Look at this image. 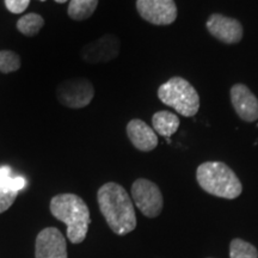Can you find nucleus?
<instances>
[{
	"mask_svg": "<svg viewBox=\"0 0 258 258\" xmlns=\"http://www.w3.org/2000/svg\"><path fill=\"white\" fill-rule=\"evenodd\" d=\"M206 27L213 37L225 44L238 43L244 35L243 25L239 21L220 14H213L208 18Z\"/></svg>",
	"mask_w": 258,
	"mask_h": 258,
	"instance_id": "nucleus-8",
	"label": "nucleus"
},
{
	"mask_svg": "<svg viewBox=\"0 0 258 258\" xmlns=\"http://www.w3.org/2000/svg\"><path fill=\"white\" fill-rule=\"evenodd\" d=\"M11 170L9 166L0 167V188L9 190V183L11 180Z\"/></svg>",
	"mask_w": 258,
	"mask_h": 258,
	"instance_id": "nucleus-20",
	"label": "nucleus"
},
{
	"mask_svg": "<svg viewBox=\"0 0 258 258\" xmlns=\"http://www.w3.org/2000/svg\"><path fill=\"white\" fill-rule=\"evenodd\" d=\"M127 135L133 146L141 152H151L158 146V137L154 129L139 118L128 122Z\"/></svg>",
	"mask_w": 258,
	"mask_h": 258,
	"instance_id": "nucleus-12",
	"label": "nucleus"
},
{
	"mask_svg": "<svg viewBox=\"0 0 258 258\" xmlns=\"http://www.w3.org/2000/svg\"><path fill=\"white\" fill-rule=\"evenodd\" d=\"M50 212L54 218L67 226V238L71 243L79 244L88 234L90 211L82 198L76 194H60L50 201Z\"/></svg>",
	"mask_w": 258,
	"mask_h": 258,
	"instance_id": "nucleus-2",
	"label": "nucleus"
},
{
	"mask_svg": "<svg viewBox=\"0 0 258 258\" xmlns=\"http://www.w3.org/2000/svg\"><path fill=\"white\" fill-rule=\"evenodd\" d=\"M44 25V19L37 14H28L17 22V29L25 36H34Z\"/></svg>",
	"mask_w": 258,
	"mask_h": 258,
	"instance_id": "nucleus-15",
	"label": "nucleus"
},
{
	"mask_svg": "<svg viewBox=\"0 0 258 258\" xmlns=\"http://www.w3.org/2000/svg\"><path fill=\"white\" fill-rule=\"evenodd\" d=\"M230 258H258V251L252 244L235 238L230 245Z\"/></svg>",
	"mask_w": 258,
	"mask_h": 258,
	"instance_id": "nucleus-16",
	"label": "nucleus"
},
{
	"mask_svg": "<svg viewBox=\"0 0 258 258\" xmlns=\"http://www.w3.org/2000/svg\"><path fill=\"white\" fill-rule=\"evenodd\" d=\"M231 102L235 112L245 122L258 120V98L244 84H234L231 89Z\"/></svg>",
	"mask_w": 258,
	"mask_h": 258,
	"instance_id": "nucleus-11",
	"label": "nucleus"
},
{
	"mask_svg": "<svg viewBox=\"0 0 258 258\" xmlns=\"http://www.w3.org/2000/svg\"><path fill=\"white\" fill-rule=\"evenodd\" d=\"M97 200L106 224L114 233L124 235L137 227V215L132 199L123 186L109 182L99 188Z\"/></svg>",
	"mask_w": 258,
	"mask_h": 258,
	"instance_id": "nucleus-1",
	"label": "nucleus"
},
{
	"mask_svg": "<svg viewBox=\"0 0 258 258\" xmlns=\"http://www.w3.org/2000/svg\"><path fill=\"white\" fill-rule=\"evenodd\" d=\"M98 0H71L69 16L74 21H85L96 11Z\"/></svg>",
	"mask_w": 258,
	"mask_h": 258,
	"instance_id": "nucleus-14",
	"label": "nucleus"
},
{
	"mask_svg": "<svg viewBox=\"0 0 258 258\" xmlns=\"http://www.w3.org/2000/svg\"><path fill=\"white\" fill-rule=\"evenodd\" d=\"M17 191H11V190H4L0 191V214L4 213L5 211L14 205L16 198H17Z\"/></svg>",
	"mask_w": 258,
	"mask_h": 258,
	"instance_id": "nucleus-18",
	"label": "nucleus"
},
{
	"mask_svg": "<svg viewBox=\"0 0 258 258\" xmlns=\"http://www.w3.org/2000/svg\"><path fill=\"white\" fill-rule=\"evenodd\" d=\"M132 196L145 217L157 218L163 211L164 200L156 183L145 178H139L132 185Z\"/></svg>",
	"mask_w": 258,
	"mask_h": 258,
	"instance_id": "nucleus-5",
	"label": "nucleus"
},
{
	"mask_svg": "<svg viewBox=\"0 0 258 258\" xmlns=\"http://www.w3.org/2000/svg\"><path fill=\"white\" fill-rule=\"evenodd\" d=\"M196 179L206 192L217 198L234 200L243 191V185L234 171L221 161L201 164L196 171Z\"/></svg>",
	"mask_w": 258,
	"mask_h": 258,
	"instance_id": "nucleus-3",
	"label": "nucleus"
},
{
	"mask_svg": "<svg viewBox=\"0 0 258 258\" xmlns=\"http://www.w3.org/2000/svg\"><path fill=\"white\" fill-rule=\"evenodd\" d=\"M36 258H67L63 234L55 227H47L38 233L35 245Z\"/></svg>",
	"mask_w": 258,
	"mask_h": 258,
	"instance_id": "nucleus-10",
	"label": "nucleus"
},
{
	"mask_svg": "<svg viewBox=\"0 0 258 258\" xmlns=\"http://www.w3.org/2000/svg\"><path fill=\"white\" fill-rule=\"evenodd\" d=\"M56 3H59V4H63V3H66L67 0H55Z\"/></svg>",
	"mask_w": 258,
	"mask_h": 258,
	"instance_id": "nucleus-22",
	"label": "nucleus"
},
{
	"mask_svg": "<svg viewBox=\"0 0 258 258\" xmlns=\"http://www.w3.org/2000/svg\"><path fill=\"white\" fill-rule=\"evenodd\" d=\"M27 184V182H25V179L23 177L18 176V177H12L11 180H10L9 183V190H11V191H19V190H22Z\"/></svg>",
	"mask_w": 258,
	"mask_h": 258,
	"instance_id": "nucleus-21",
	"label": "nucleus"
},
{
	"mask_svg": "<svg viewBox=\"0 0 258 258\" xmlns=\"http://www.w3.org/2000/svg\"><path fill=\"white\" fill-rule=\"evenodd\" d=\"M137 9L141 18L154 25H169L176 21L175 0H137Z\"/></svg>",
	"mask_w": 258,
	"mask_h": 258,
	"instance_id": "nucleus-7",
	"label": "nucleus"
},
{
	"mask_svg": "<svg viewBox=\"0 0 258 258\" xmlns=\"http://www.w3.org/2000/svg\"><path fill=\"white\" fill-rule=\"evenodd\" d=\"M56 97L59 102L69 108H85L95 97L92 83L85 78L64 80L57 86Z\"/></svg>",
	"mask_w": 258,
	"mask_h": 258,
	"instance_id": "nucleus-6",
	"label": "nucleus"
},
{
	"mask_svg": "<svg viewBox=\"0 0 258 258\" xmlns=\"http://www.w3.org/2000/svg\"><path fill=\"white\" fill-rule=\"evenodd\" d=\"M41 2H46V0H41Z\"/></svg>",
	"mask_w": 258,
	"mask_h": 258,
	"instance_id": "nucleus-23",
	"label": "nucleus"
},
{
	"mask_svg": "<svg viewBox=\"0 0 258 258\" xmlns=\"http://www.w3.org/2000/svg\"><path fill=\"white\" fill-rule=\"evenodd\" d=\"M30 4V0H5L6 9L12 14H22Z\"/></svg>",
	"mask_w": 258,
	"mask_h": 258,
	"instance_id": "nucleus-19",
	"label": "nucleus"
},
{
	"mask_svg": "<svg viewBox=\"0 0 258 258\" xmlns=\"http://www.w3.org/2000/svg\"><path fill=\"white\" fill-rule=\"evenodd\" d=\"M2 190H3V189H2V188H0V191H2Z\"/></svg>",
	"mask_w": 258,
	"mask_h": 258,
	"instance_id": "nucleus-24",
	"label": "nucleus"
},
{
	"mask_svg": "<svg viewBox=\"0 0 258 258\" xmlns=\"http://www.w3.org/2000/svg\"><path fill=\"white\" fill-rule=\"evenodd\" d=\"M120 53V40L115 35L108 34L90 42L82 49V57L88 63L108 62Z\"/></svg>",
	"mask_w": 258,
	"mask_h": 258,
	"instance_id": "nucleus-9",
	"label": "nucleus"
},
{
	"mask_svg": "<svg viewBox=\"0 0 258 258\" xmlns=\"http://www.w3.org/2000/svg\"><path fill=\"white\" fill-rule=\"evenodd\" d=\"M158 98L185 117H192L200 109V96L195 88L182 77H173L158 89Z\"/></svg>",
	"mask_w": 258,
	"mask_h": 258,
	"instance_id": "nucleus-4",
	"label": "nucleus"
},
{
	"mask_svg": "<svg viewBox=\"0 0 258 258\" xmlns=\"http://www.w3.org/2000/svg\"><path fill=\"white\" fill-rule=\"evenodd\" d=\"M21 67V57L12 50H0V72L11 73Z\"/></svg>",
	"mask_w": 258,
	"mask_h": 258,
	"instance_id": "nucleus-17",
	"label": "nucleus"
},
{
	"mask_svg": "<svg viewBox=\"0 0 258 258\" xmlns=\"http://www.w3.org/2000/svg\"><path fill=\"white\" fill-rule=\"evenodd\" d=\"M179 123L180 121L178 116L171 111H157L152 117L154 132L161 135V137H165L167 139L172 137L178 131Z\"/></svg>",
	"mask_w": 258,
	"mask_h": 258,
	"instance_id": "nucleus-13",
	"label": "nucleus"
}]
</instances>
